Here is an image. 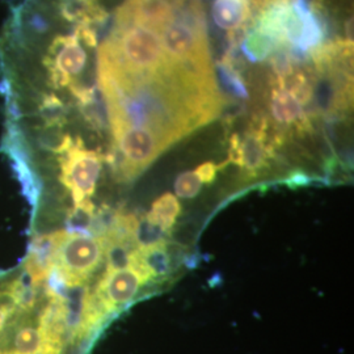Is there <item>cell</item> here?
I'll list each match as a JSON object with an SVG mask.
<instances>
[{
	"instance_id": "6da1fadb",
	"label": "cell",
	"mask_w": 354,
	"mask_h": 354,
	"mask_svg": "<svg viewBox=\"0 0 354 354\" xmlns=\"http://www.w3.org/2000/svg\"><path fill=\"white\" fill-rule=\"evenodd\" d=\"M55 160L59 168V181L70 192L73 207L91 203L102 176L105 153L88 149L84 140L76 137L66 150L55 155Z\"/></svg>"
},
{
	"instance_id": "7a4b0ae2",
	"label": "cell",
	"mask_w": 354,
	"mask_h": 354,
	"mask_svg": "<svg viewBox=\"0 0 354 354\" xmlns=\"http://www.w3.org/2000/svg\"><path fill=\"white\" fill-rule=\"evenodd\" d=\"M269 109L279 130L289 129L299 134L311 130V122L306 108L276 76L272 80Z\"/></svg>"
},
{
	"instance_id": "3957f363",
	"label": "cell",
	"mask_w": 354,
	"mask_h": 354,
	"mask_svg": "<svg viewBox=\"0 0 354 354\" xmlns=\"http://www.w3.org/2000/svg\"><path fill=\"white\" fill-rule=\"evenodd\" d=\"M213 19L216 26L230 35L245 32L252 23V7L248 0H215Z\"/></svg>"
},
{
	"instance_id": "277c9868",
	"label": "cell",
	"mask_w": 354,
	"mask_h": 354,
	"mask_svg": "<svg viewBox=\"0 0 354 354\" xmlns=\"http://www.w3.org/2000/svg\"><path fill=\"white\" fill-rule=\"evenodd\" d=\"M181 213V205L176 196L172 193H165L155 203H152L149 216L162 227L171 231L176 223L177 218Z\"/></svg>"
},
{
	"instance_id": "5b68a950",
	"label": "cell",
	"mask_w": 354,
	"mask_h": 354,
	"mask_svg": "<svg viewBox=\"0 0 354 354\" xmlns=\"http://www.w3.org/2000/svg\"><path fill=\"white\" fill-rule=\"evenodd\" d=\"M169 231L162 227L159 223L153 222L149 215L138 218L134 231V241L137 248H149L158 244L165 243Z\"/></svg>"
},
{
	"instance_id": "8992f818",
	"label": "cell",
	"mask_w": 354,
	"mask_h": 354,
	"mask_svg": "<svg viewBox=\"0 0 354 354\" xmlns=\"http://www.w3.org/2000/svg\"><path fill=\"white\" fill-rule=\"evenodd\" d=\"M216 71L219 75V80L226 92L235 97H239V99L248 97L245 84L241 79V74L236 71L235 64H234V58L230 54H226L225 58L222 59V62L218 64Z\"/></svg>"
},
{
	"instance_id": "52a82bcc",
	"label": "cell",
	"mask_w": 354,
	"mask_h": 354,
	"mask_svg": "<svg viewBox=\"0 0 354 354\" xmlns=\"http://www.w3.org/2000/svg\"><path fill=\"white\" fill-rule=\"evenodd\" d=\"M203 188V183L194 171H188L177 177L175 193L178 197L190 200L194 198Z\"/></svg>"
},
{
	"instance_id": "ba28073f",
	"label": "cell",
	"mask_w": 354,
	"mask_h": 354,
	"mask_svg": "<svg viewBox=\"0 0 354 354\" xmlns=\"http://www.w3.org/2000/svg\"><path fill=\"white\" fill-rule=\"evenodd\" d=\"M227 163L228 162H226L225 165H216L215 163H212V162H206V163H203V165H200V167H197V169H196L194 172H196V175L198 176V178L201 180L203 184H210V183L214 181L216 172H218L222 167H225V165H227Z\"/></svg>"
},
{
	"instance_id": "9c48e42d",
	"label": "cell",
	"mask_w": 354,
	"mask_h": 354,
	"mask_svg": "<svg viewBox=\"0 0 354 354\" xmlns=\"http://www.w3.org/2000/svg\"><path fill=\"white\" fill-rule=\"evenodd\" d=\"M252 10H256L259 12H261L263 10H266V7H269L270 4L279 1V0H248Z\"/></svg>"
}]
</instances>
